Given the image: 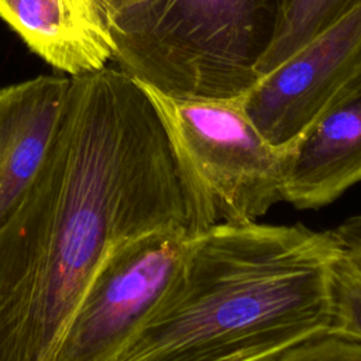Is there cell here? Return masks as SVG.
Wrapping results in <instances>:
<instances>
[{
    "label": "cell",
    "instance_id": "cell-1",
    "mask_svg": "<svg viewBox=\"0 0 361 361\" xmlns=\"http://www.w3.org/2000/svg\"><path fill=\"white\" fill-rule=\"evenodd\" d=\"M219 221L147 89L123 69L71 78L45 164L0 227V361H49L104 258L152 231Z\"/></svg>",
    "mask_w": 361,
    "mask_h": 361
},
{
    "label": "cell",
    "instance_id": "cell-2",
    "mask_svg": "<svg viewBox=\"0 0 361 361\" xmlns=\"http://www.w3.org/2000/svg\"><path fill=\"white\" fill-rule=\"evenodd\" d=\"M331 231L217 221L189 238L116 361H276L327 336Z\"/></svg>",
    "mask_w": 361,
    "mask_h": 361
},
{
    "label": "cell",
    "instance_id": "cell-3",
    "mask_svg": "<svg viewBox=\"0 0 361 361\" xmlns=\"http://www.w3.org/2000/svg\"><path fill=\"white\" fill-rule=\"evenodd\" d=\"M286 0H94L113 59L180 100H234L259 80Z\"/></svg>",
    "mask_w": 361,
    "mask_h": 361
},
{
    "label": "cell",
    "instance_id": "cell-4",
    "mask_svg": "<svg viewBox=\"0 0 361 361\" xmlns=\"http://www.w3.org/2000/svg\"><path fill=\"white\" fill-rule=\"evenodd\" d=\"M144 87L175 149L212 196L220 221H255L282 200L288 149L264 138L240 99L180 100Z\"/></svg>",
    "mask_w": 361,
    "mask_h": 361
},
{
    "label": "cell",
    "instance_id": "cell-5",
    "mask_svg": "<svg viewBox=\"0 0 361 361\" xmlns=\"http://www.w3.org/2000/svg\"><path fill=\"white\" fill-rule=\"evenodd\" d=\"M188 240L152 231L116 247L83 290L49 361H116L166 288Z\"/></svg>",
    "mask_w": 361,
    "mask_h": 361
},
{
    "label": "cell",
    "instance_id": "cell-6",
    "mask_svg": "<svg viewBox=\"0 0 361 361\" xmlns=\"http://www.w3.org/2000/svg\"><path fill=\"white\" fill-rule=\"evenodd\" d=\"M360 69L361 4L261 76L241 106L271 145L289 149Z\"/></svg>",
    "mask_w": 361,
    "mask_h": 361
},
{
    "label": "cell",
    "instance_id": "cell-7",
    "mask_svg": "<svg viewBox=\"0 0 361 361\" xmlns=\"http://www.w3.org/2000/svg\"><path fill=\"white\" fill-rule=\"evenodd\" d=\"M361 182V69L288 149L282 200L319 209Z\"/></svg>",
    "mask_w": 361,
    "mask_h": 361
},
{
    "label": "cell",
    "instance_id": "cell-8",
    "mask_svg": "<svg viewBox=\"0 0 361 361\" xmlns=\"http://www.w3.org/2000/svg\"><path fill=\"white\" fill-rule=\"evenodd\" d=\"M71 79L38 76L0 87V227L38 178L63 113Z\"/></svg>",
    "mask_w": 361,
    "mask_h": 361
},
{
    "label": "cell",
    "instance_id": "cell-9",
    "mask_svg": "<svg viewBox=\"0 0 361 361\" xmlns=\"http://www.w3.org/2000/svg\"><path fill=\"white\" fill-rule=\"evenodd\" d=\"M0 17L32 52L72 76L113 58L106 30L85 0H0Z\"/></svg>",
    "mask_w": 361,
    "mask_h": 361
},
{
    "label": "cell",
    "instance_id": "cell-10",
    "mask_svg": "<svg viewBox=\"0 0 361 361\" xmlns=\"http://www.w3.org/2000/svg\"><path fill=\"white\" fill-rule=\"evenodd\" d=\"M360 4L361 0H286L279 30L258 63L259 76L275 69Z\"/></svg>",
    "mask_w": 361,
    "mask_h": 361
},
{
    "label": "cell",
    "instance_id": "cell-11",
    "mask_svg": "<svg viewBox=\"0 0 361 361\" xmlns=\"http://www.w3.org/2000/svg\"><path fill=\"white\" fill-rule=\"evenodd\" d=\"M330 299L327 336L361 341V264L340 247L330 268Z\"/></svg>",
    "mask_w": 361,
    "mask_h": 361
},
{
    "label": "cell",
    "instance_id": "cell-12",
    "mask_svg": "<svg viewBox=\"0 0 361 361\" xmlns=\"http://www.w3.org/2000/svg\"><path fill=\"white\" fill-rule=\"evenodd\" d=\"M276 361H361V341L323 336L292 348Z\"/></svg>",
    "mask_w": 361,
    "mask_h": 361
},
{
    "label": "cell",
    "instance_id": "cell-13",
    "mask_svg": "<svg viewBox=\"0 0 361 361\" xmlns=\"http://www.w3.org/2000/svg\"><path fill=\"white\" fill-rule=\"evenodd\" d=\"M331 234L340 250L361 264V213L344 220Z\"/></svg>",
    "mask_w": 361,
    "mask_h": 361
},
{
    "label": "cell",
    "instance_id": "cell-14",
    "mask_svg": "<svg viewBox=\"0 0 361 361\" xmlns=\"http://www.w3.org/2000/svg\"><path fill=\"white\" fill-rule=\"evenodd\" d=\"M85 1H86V3L93 8V3H94V0H85ZM93 10H94V8H93Z\"/></svg>",
    "mask_w": 361,
    "mask_h": 361
}]
</instances>
